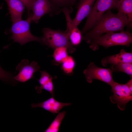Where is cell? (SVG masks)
<instances>
[{"instance_id": "obj_1", "label": "cell", "mask_w": 132, "mask_h": 132, "mask_svg": "<svg viewBox=\"0 0 132 132\" xmlns=\"http://www.w3.org/2000/svg\"><path fill=\"white\" fill-rule=\"evenodd\" d=\"M128 24L126 16L119 11L114 13L110 10L103 14L91 29L84 34L82 38L89 44L107 33L124 31Z\"/></svg>"}, {"instance_id": "obj_2", "label": "cell", "mask_w": 132, "mask_h": 132, "mask_svg": "<svg viewBox=\"0 0 132 132\" xmlns=\"http://www.w3.org/2000/svg\"><path fill=\"white\" fill-rule=\"evenodd\" d=\"M132 43V34L129 31H123L119 33L111 32L103 34L98 39L89 44L92 50H98L101 46L107 48L116 45L129 46Z\"/></svg>"}, {"instance_id": "obj_3", "label": "cell", "mask_w": 132, "mask_h": 132, "mask_svg": "<svg viewBox=\"0 0 132 132\" xmlns=\"http://www.w3.org/2000/svg\"><path fill=\"white\" fill-rule=\"evenodd\" d=\"M32 14L28 15L25 20L22 19L12 23L10 31L12 33L11 39L22 45L25 43L35 41L44 44L43 37L33 35L30 29V24L32 21Z\"/></svg>"}, {"instance_id": "obj_4", "label": "cell", "mask_w": 132, "mask_h": 132, "mask_svg": "<svg viewBox=\"0 0 132 132\" xmlns=\"http://www.w3.org/2000/svg\"><path fill=\"white\" fill-rule=\"evenodd\" d=\"M42 32V37L45 44L49 47L55 49L60 47H66L70 53L74 52L76 50L75 46L69 40V33L66 29L63 31L46 27L43 29Z\"/></svg>"}, {"instance_id": "obj_5", "label": "cell", "mask_w": 132, "mask_h": 132, "mask_svg": "<svg viewBox=\"0 0 132 132\" xmlns=\"http://www.w3.org/2000/svg\"><path fill=\"white\" fill-rule=\"evenodd\" d=\"M119 1V0H96L81 31L82 35L91 29L107 11L112 9H117Z\"/></svg>"}, {"instance_id": "obj_6", "label": "cell", "mask_w": 132, "mask_h": 132, "mask_svg": "<svg viewBox=\"0 0 132 132\" xmlns=\"http://www.w3.org/2000/svg\"><path fill=\"white\" fill-rule=\"evenodd\" d=\"M110 86L113 93L110 97L111 102L116 104L121 110H125L127 104L132 100V91L126 84H120L114 81Z\"/></svg>"}, {"instance_id": "obj_7", "label": "cell", "mask_w": 132, "mask_h": 132, "mask_svg": "<svg viewBox=\"0 0 132 132\" xmlns=\"http://www.w3.org/2000/svg\"><path fill=\"white\" fill-rule=\"evenodd\" d=\"M113 72L110 68L99 67L94 62H91L84 70L83 73L89 83H92L94 80H98L110 86L114 81L112 77Z\"/></svg>"}, {"instance_id": "obj_8", "label": "cell", "mask_w": 132, "mask_h": 132, "mask_svg": "<svg viewBox=\"0 0 132 132\" xmlns=\"http://www.w3.org/2000/svg\"><path fill=\"white\" fill-rule=\"evenodd\" d=\"M40 68L36 61H33L30 63L28 60H23L16 67V70L19 73L13 79L19 82H25L33 78L34 73Z\"/></svg>"}, {"instance_id": "obj_9", "label": "cell", "mask_w": 132, "mask_h": 132, "mask_svg": "<svg viewBox=\"0 0 132 132\" xmlns=\"http://www.w3.org/2000/svg\"><path fill=\"white\" fill-rule=\"evenodd\" d=\"M66 20L67 28L69 34V39L71 44L74 46L79 45L82 38L81 31L73 22L70 14L73 11L72 7H65L61 9Z\"/></svg>"}, {"instance_id": "obj_10", "label": "cell", "mask_w": 132, "mask_h": 132, "mask_svg": "<svg viewBox=\"0 0 132 132\" xmlns=\"http://www.w3.org/2000/svg\"><path fill=\"white\" fill-rule=\"evenodd\" d=\"M32 10V21L36 23L46 14H48L51 16L56 15L49 0H33Z\"/></svg>"}, {"instance_id": "obj_11", "label": "cell", "mask_w": 132, "mask_h": 132, "mask_svg": "<svg viewBox=\"0 0 132 132\" xmlns=\"http://www.w3.org/2000/svg\"><path fill=\"white\" fill-rule=\"evenodd\" d=\"M124 63H132V53L126 52L123 49L117 54L104 57L101 62V65L105 67L109 64L111 65Z\"/></svg>"}, {"instance_id": "obj_12", "label": "cell", "mask_w": 132, "mask_h": 132, "mask_svg": "<svg viewBox=\"0 0 132 132\" xmlns=\"http://www.w3.org/2000/svg\"><path fill=\"white\" fill-rule=\"evenodd\" d=\"M71 103H62L56 100L52 96L42 102L38 103L32 104L33 108H41L54 114L57 113L64 107L71 105Z\"/></svg>"}, {"instance_id": "obj_13", "label": "cell", "mask_w": 132, "mask_h": 132, "mask_svg": "<svg viewBox=\"0 0 132 132\" xmlns=\"http://www.w3.org/2000/svg\"><path fill=\"white\" fill-rule=\"evenodd\" d=\"M95 0H79L77 6L76 16L73 20L74 24L77 26L82 21L89 13Z\"/></svg>"}, {"instance_id": "obj_14", "label": "cell", "mask_w": 132, "mask_h": 132, "mask_svg": "<svg viewBox=\"0 0 132 132\" xmlns=\"http://www.w3.org/2000/svg\"><path fill=\"white\" fill-rule=\"evenodd\" d=\"M8 5L12 23L22 19L25 6L20 0H5Z\"/></svg>"}, {"instance_id": "obj_15", "label": "cell", "mask_w": 132, "mask_h": 132, "mask_svg": "<svg viewBox=\"0 0 132 132\" xmlns=\"http://www.w3.org/2000/svg\"><path fill=\"white\" fill-rule=\"evenodd\" d=\"M119 11L127 17L128 29H130L132 23V0H119L117 9Z\"/></svg>"}, {"instance_id": "obj_16", "label": "cell", "mask_w": 132, "mask_h": 132, "mask_svg": "<svg viewBox=\"0 0 132 132\" xmlns=\"http://www.w3.org/2000/svg\"><path fill=\"white\" fill-rule=\"evenodd\" d=\"M66 112L65 111L59 112L55 118L48 127L44 132H58Z\"/></svg>"}, {"instance_id": "obj_17", "label": "cell", "mask_w": 132, "mask_h": 132, "mask_svg": "<svg viewBox=\"0 0 132 132\" xmlns=\"http://www.w3.org/2000/svg\"><path fill=\"white\" fill-rule=\"evenodd\" d=\"M110 68L113 72H124L132 78V63H124L112 65Z\"/></svg>"}, {"instance_id": "obj_18", "label": "cell", "mask_w": 132, "mask_h": 132, "mask_svg": "<svg viewBox=\"0 0 132 132\" xmlns=\"http://www.w3.org/2000/svg\"><path fill=\"white\" fill-rule=\"evenodd\" d=\"M53 55L55 61L58 64L62 63L68 57L67 48L60 47L55 49Z\"/></svg>"}, {"instance_id": "obj_19", "label": "cell", "mask_w": 132, "mask_h": 132, "mask_svg": "<svg viewBox=\"0 0 132 132\" xmlns=\"http://www.w3.org/2000/svg\"><path fill=\"white\" fill-rule=\"evenodd\" d=\"M57 14L65 7H71L74 4L75 0H49Z\"/></svg>"}, {"instance_id": "obj_20", "label": "cell", "mask_w": 132, "mask_h": 132, "mask_svg": "<svg viewBox=\"0 0 132 132\" xmlns=\"http://www.w3.org/2000/svg\"><path fill=\"white\" fill-rule=\"evenodd\" d=\"M62 63V68L64 73L68 75L72 74L75 65V60L73 57L68 56Z\"/></svg>"}, {"instance_id": "obj_21", "label": "cell", "mask_w": 132, "mask_h": 132, "mask_svg": "<svg viewBox=\"0 0 132 132\" xmlns=\"http://www.w3.org/2000/svg\"><path fill=\"white\" fill-rule=\"evenodd\" d=\"M41 74V76L40 79L38 80L40 86H37L38 87H41L43 85L46 84L51 80L55 78L50 76L49 74L45 71H39Z\"/></svg>"}, {"instance_id": "obj_22", "label": "cell", "mask_w": 132, "mask_h": 132, "mask_svg": "<svg viewBox=\"0 0 132 132\" xmlns=\"http://www.w3.org/2000/svg\"><path fill=\"white\" fill-rule=\"evenodd\" d=\"M13 77L12 74L4 70L0 66V79L15 84Z\"/></svg>"}, {"instance_id": "obj_23", "label": "cell", "mask_w": 132, "mask_h": 132, "mask_svg": "<svg viewBox=\"0 0 132 132\" xmlns=\"http://www.w3.org/2000/svg\"><path fill=\"white\" fill-rule=\"evenodd\" d=\"M24 4L26 7L28 15L30 13V12L32 10L33 3V0H20Z\"/></svg>"}, {"instance_id": "obj_24", "label": "cell", "mask_w": 132, "mask_h": 132, "mask_svg": "<svg viewBox=\"0 0 132 132\" xmlns=\"http://www.w3.org/2000/svg\"><path fill=\"white\" fill-rule=\"evenodd\" d=\"M126 84L130 90L132 91V78H131Z\"/></svg>"}, {"instance_id": "obj_25", "label": "cell", "mask_w": 132, "mask_h": 132, "mask_svg": "<svg viewBox=\"0 0 132 132\" xmlns=\"http://www.w3.org/2000/svg\"><path fill=\"white\" fill-rule=\"evenodd\" d=\"M75 0L76 1V0Z\"/></svg>"}]
</instances>
